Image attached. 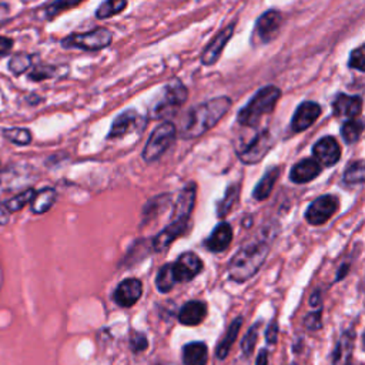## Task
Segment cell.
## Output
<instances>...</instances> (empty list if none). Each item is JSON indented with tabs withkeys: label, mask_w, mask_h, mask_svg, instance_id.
<instances>
[{
	"label": "cell",
	"mask_w": 365,
	"mask_h": 365,
	"mask_svg": "<svg viewBox=\"0 0 365 365\" xmlns=\"http://www.w3.org/2000/svg\"><path fill=\"white\" fill-rule=\"evenodd\" d=\"M231 105L233 102L230 97L220 96L193 107L184 118L180 136L187 140L202 137L204 133L217 126V123H220L222 118L231 109Z\"/></svg>",
	"instance_id": "cell-1"
},
{
	"label": "cell",
	"mask_w": 365,
	"mask_h": 365,
	"mask_svg": "<svg viewBox=\"0 0 365 365\" xmlns=\"http://www.w3.org/2000/svg\"><path fill=\"white\" fill-rule=\"evenodd\" d=\"M270 253V244L265 240L250 242L240 249L229 261V278L234 283L242 284L253 278L265 262Z\"/></svg>",
	"instance_id": "cell-2"
},
{
	"label": "cell",
	"mask_w": 365,
	"mask_h": 365,
	"mask_svg": "<svg viewBox=\"0 0 365 365\" xmlns=\"http://www.w3.org/2000/svg\"><path fill=\"white\" fill-rule=\"evenodd\" d=\"M281 97V90L277 86L269 84L261 87L250 102L242 107L237 114L240 126L247 129H256L264 116H269L274 112Z\"/></svg>",
	"instance_id": "cell-3"
},
{
	"label": "cell",
	"mask_w": 365,
	"mask_h": 365,
	"mask_svg": "<svg viewBox=\"0 0 365 365\" xmlns=\"http://www.w3.org/2000/svg\"><path fill=\"white\" fill-rule=\"evenodd\" d=\"M177 136V129L172 121H163L160 126H157L153 133L150 134L148 143L143 149V159L148 163H153L159 160L173 144Z\"/></svg>",
	"instance_id": "cell-4"
},
{
	"label": "cell",
	"mask_w": 365,
	"mask_h": 365,
	"mask_svg": "<svg viewBox=\"0 0 365 365\" xmlns=\"http://www.w3.org/2000/svg\"><path fill=\"white\" fill-rule=\"evenodd\" d=\"M113 42V33L106 28H97L86 33H73L62 40L64 48H80L86 52H97L109 47Z\"/></svg>",
	"instance_id": "cell-5"
},
{
	"label": "cell",
	"mask_w": 365,
	"mask_h": 365,
	"mask_svg": "<svg viewBox=\"0 0 365 365\" xmlns=\"http://www.w3.org/2000/svg\"><path fill=\"white\" fill-rule=\"evenodd\" d=\"M274 144V136L269 129L256 133L249 143L237 149V156L244 164H256L267 156Z\"/></svg>",
	"instance_id": "cell-6"
},
{
	"label": "cell",
	"mask_w": 365,
	"mask_h": 365,
	"mask_svg": "<svg viewBox=\"0 0 365 365\" xmlns=\"http://www.w3.org/2000/svg\"><path fill=\"white\" fill-rule=\"evenodd\" d=\"M281 26L283 15L276 9L267 10L256 21V26L251 35V43L254 46H264L271 43L278 36Z\"/></svg>",
	"instance_id": "cell-7"
},
{
	"label": "cell",
	"mask_w": 365,
	"mask_h": 365,
	"mask_svg": "<svg viewBox=\"0 0 365 365\" xmlns=\"http://www.w3.org/2000/svg\"><path fill=\"white\" fill-rule=\"evenodd\" d=\"M188 99V90L187 87L179 80L175 79L167 83L163 89V97L160 103L157 105L154 114L156 117H164L170 113L177 112Z\"/></svg>",
	"instance_id": "cell-8"
},
{
	"label": "cell",
	"mask_w": 365,
	"mask_h": 365,
	"mask_svg": "<svg viewBox=\"0 0 365 365\" xmlns=\"http://www.w3.org/2000/svg\"><path fill=\"white\" fill-rule=\"evenodd\" d=\"M339 200L334 194H324L315 199L305 211V220L311 226H323L338 211Z\"/></svg>",
	"instance_id": "cell-9"
},
{
	"label": "cell",
	"mask_w": 365,
	"mask_h": 365,
	"mask_svg": "<svg viewBox=\"0 0 365 365\" xmlns=\"http://www.w3.org/2000/svg\"><path fill=\"white\" fill-rule=\"evenodd\" d=\"M173 267V276L176 283H188L196 278L204 269L203 260L193 251H187L181 254Z\"/></svg>",
	"instance_id": "cell-10"
},
{
	"label": "cell",
	"mask_w": 365,
	"mask_h": 365,
	"mask_svg": "<svg viewBox=\"0 0 365 365\" xmlns=\"http://www.w3.org/2000/svg\"><path fill=\"white\" fill-rule=\"evenodd\" d=\"M312 156L320 166L331 167L341 159V148H339V143L334 137L326 136L314 144Z\"/></svg>",
	"instance_id": "cell-11"
},
{
	"label": "cell",
	"mask_w": 365,
	"mask_h": 365,
	"mask_svg": "<svg viewBox=\"0 0 365 365\" xmlns=\"http://www.w3.org/2000/svg\"><path fill=\"white\" fill-rule=\"evenodd\" d=\"M143 296V284L137 278H126L121 281L113 294L114 303L121 308L133 307Z\"/></svg>",
	"instance_id": "cell-12"
},
{
	"label": "cell",
	"mask_w": 365,
	"mask_h": 365,
	"mask_svg": "<svg viewBox=\"0 0 365 365\" xmlns=\"http://www.w3.org/2000/svg\"><path fill=\"white\" fill-rule=\"evenodd\" d=\"M320 114H321V107L319 103L303 102L297 107L293 118H291V129H293L294 133H303L319 120Z\"/></svg>",
	"instance_id": "cell-13"
},
{
	"label": "cell",
	"mask_w": 365,
	"mask_h": 365,
	"mask_svg": "<svg viewBox=\"0 0 365 365\" xmlns=\"http://www.w3.org/2000/svg\"><path fill=\"white\" fill-rule=\"evenodd\" d=\"M187 218H175L163 231H160L154 238L152 246L156 253H164L170 246L173 244L175 240L179 238L188 227Z\"/></svg>",
	"instance_id": "cell-14"
},
{
	"label": "cell",
	"mask_w": 365,
	"mask_h": 365,
	"mask_svg": "<svg viewBox=\"0 0 365 365\" xmlns=\"http://www.w3.org/2000/svg\"><path fill=\"white\" fill-rule=\"evenodd\" d=\"M234 29H235V23L229 24L227 28H224L220 33H218L206 47V51L202 55V63L204 66H213L214 63L218 62L220 59L222 53L224 52V48L227 46V43L231 40L233 35H234Z\"/></svg>",
	"instance_id": "cell-15"
},
{
	"label": "cell",
	"mask_w": 365,
	"mask_h": 365,
	"mask_svg": "<svg viewBox=\"0 0 365 365\" xmlns=\"http://www.w3.org/2000/svg\"><path fill=\"white\" fill-rule=\"evenodd\" d=\"M140 125V114L134 109L125 110L123 113H120L116 120L113 121V125L110 127V132L107 134L109 140L113 139H121L126 134L137 130Z\"/></svg>",
	"instance_id": "cell-16"
},
{
	"label": "cell",
	"mask_w": 365,
	"mask_h": 365,
	"mask_svg": "<svg viewBox=\"0 0 365 365\" xmlns=\"http://www.w3.org/2000/svg\"><path fill=\"white\" fill-rule=\"evenodd\" d=\"M332 112L337 117H348L354 120L362 112V97L339 93L332 103Z\"/></svg>",
	"instance_id": "cell-17"
},
{
	"label": "cell",
	"mask_w": 365,
	"mask_h": 365,
	"mask_svg": "<svg viewBox=\"0 0 365 365\" xmlns=\"http://www.w3.org/2000/svg\"><path fill=\"white\" fill-rule=\"evenodd\" d=\"M233 229L229 223L222 222L220 224H217L208 238L204 241V246L207 247L208 251L211 253H223L226 251L231 241H233Z\"/></svg>",
	"instance_id": "cell-18"
},
{
	"label": "cell",
	"mask_w": 365,
	"mask_h": 365,
	"mask_svg": "<svg viewBox=\"0 0 365 365\" xmlns=\"http://www.w3.org/2000/svg\"><path fill=\"white\" fill-rule=\"evenodd\" d=\"M323 172V167L314 159H304L291 167L290 180L296 184H307L317 179Z\"/></svg>",
	"instance_id": "cell-19"
},
{
	"label": "cell",
	"mask_w": 365,
	"mask_h": 365,
	"mask_svg": "<svg viewBox=\"0 0 365 365\" xmlns=\"http://www.w3.org/2000/svg\"><path fill=\"white\" fill-rule=\"evenodd\" d=\"M207 315V305L203 301L199 300H193L186 303L180 312H179V321L180 324L186 327H194L199 326L204 321Z\"/></svg>",
	"instance_id": "cell-20"
},
{
	"label": "cell",
	"mask_w": 365,
	"mask_h": 365,
	"mask_svg": "<svg viewBox=\"0 0 365 365\" xmlns=\"http://www.w3.org/2000/svg\"><path fill=\"white\" fill-rule=\"evenodd\" d=\"M196 197H197V184L194 181H190L180 193L173 217L187 218V220H190V215L194 210V204H196Z\"/></svg>",
	"instance_id": "cell-21"
},
{
	"label": "cell",
	"mask_w": 365,
	"mask_h": 365,
	"mask_svg": "<svg viewBox=\"0 0 365 365\" xmlns=\"http://www.w3.org/2000/svg\"><path fill=\"white\" fill-rule=\"evenodd\" d=\"M280 175H281V167H270L269 170H267L265 175L260 179V181L254 187L253 197L257 202H262L265 199H269L276 183L280 179Z\"/></svg>",
	"instance_id": "cell-22"
},
{
	"label": "cell",
	"mask_w": 365,
	"mask_h": 365,
	"mask_svg": "<svg viewBox=\"0 0 365 365\" xmlns=\"http://www.w3.org/2000/svg\"><path fill=\"white\" fill-rule=\"evenodd\" d=\"M354 343H355V331L353 328L347 330L341 338H339V341L332 353V364L338 365V364H347L351 359L353 355V350H354Z\"/></svg>",
	"instance_id": "cell-23"
},
{
	"label": "cell",
	"mask_w": 365,
	"mask_h": 365,
	"mask_svg": "<svg viewBox=\"0 0 365 365\" xmlns=\"http://www.w3.org/2000/svg\"><path fill=\"white\" fill-rule=\"evenodd\" d=\"M242 326V319L237 317L235 320H233V323L229 326L224 337L222 338V341L218 343L217 348H215V357L218 359H226V357L229 355L231 347L234 346V343L237 341V337L240 334V328Z\"/></svg>",
	"instance_id": "cell-24"
},
{
	"label": "cell",
	"mask_w": 365,
	"mask_h": 365,
	"mask_svg": "<svg viewBox=\"0 0 365 365\" xmlns=\"http://www.w3.org/2000/svg\"><path fill=\"white\" fill-rule=\"evenodd\" d=\"M208 351L203 341H193L183 348V362L184 365H207Z\"/></svg>",
	"instance_id": "cell-25"
},
{
	"label": "cell",
	"mask_w": 365,
	"mask_h": 365,
	"mask_svg": "<svg viewBox=\"0 0 365 365\" xmlns=\"http://www.w3.org/2000/svg\"><path fill=\"white\" fill-rule=\"evenodd\" d=\"M57 199V193L55 188L52 187H46L42 188L40 191H37L35 194V197L32 200V211L35 214H44L48 210L53 207V204L56 203Z\"/></svg>",
	"instance_id": "cell-26"
},
{
	"label": "cell",
	"mask_w": 365,
	"mask_h": 365,
	"mask_svg": "<svg viewBox=\"0 0 365 365\" xmlns=\"http://www.w3.org/2000/svg\"><path fill=\"white\" fill-rule=\"evenodd\" d=\"M238 199H240V186L234 183L226 188L224 197L217 203V215L220 218L227 217L235 207Z\"/></svg>",
	"instance_id": "cell-27"
},
{
	"label": "cell",
	"mask_w": 365,
	"mask_h": 365,
	"mask_svg": "<svg viewBox=\"0 0 365 365\" xmlns=\"http://www.w3.org/2000/svg\"><path fill=\"white\" fill-rule=\"evenodd\" d=\"M176 285V280L173 276V267L172 264H164L159 270V274L156 277V287L163 294H167L172 291Z\"/></svg>",
	"instance_id": "cell-28"
},
{
	"label": "cell",
	"mask_w": 365,
	"mask_h": 365,
	"mask_svg": "<svg viewBox=\"0 0 365 365\" xmlns=\"http://www.w3.org/2000/svg\"><path fill=\"white\" fill-rule=\"evenodd\" d=\"M127 8V2L125 0H107V2L102 3L96 10V17L105 20L110 19L118 13L123 12Z\"/></svg>",
	"instance_id": "cell-29"
},
{
	"label": "cell",
	"mask_w": 365,
	"mask_h": 365,
	"mask_svg": "<svg viewBox=\"0 0 365 365\" xmlns=\"http://www.w3.org/2000/svg\"><path fill=\"white\" fill-rule=\"evenodd\" d=\"M364 132V126L361 120H347L341 126V136L347 144H354L359 140Z\"/></svg>",
	"instance_id": "cell-30"
},
{
	"label": "cell",
	"mask_w": 365,
	"mask_h": 365,
	"mask_svg": "<svg viewBox=\"0 0 365 365\" xmlns=\"http://www.w3.org/2000/svg\"><path fill=\"white\" fill-rule=\"evenodd\" d=\"M35 194H36V191L33 188H29L26 191H23L20 194H17V196L12 197L10 200H8L6 204H5V208L8 210V213L20 211V210H23L24 207H26L29 203H32Z\"/></svg>",
	"instance_id": "cell-31"
},
{
	"label": "cell",
	"mask_w": 365,
	"mask_h": 365,
	"mask_svg": "<svg viewBox=\"0 0 365 365\" xmlns=\"http://www.w3.org/2000/svg\"><path fill=\"white\" fill-rule=\"evenodd\" d=\"M364 176H365V168H364V161L357 160L351 163L343 177V181L346 184H362L364 183Z\"/></svg>",
	"instance_id": "cell-32"
},
{
	"label": "cell",
	"mask_w": 365,
	"mask_h": 365,
	"mask_svg": "<svg viewBox=\"0 0 365 365\" xmlns=\"http://www.w3.org/2000/svg\"><path fill=\"white\" fill-rule=\"evenodd\" d=\"M32 56L26 55V53H19L15 55L10 60H9V70L13 73L15 76H20L23 75L24 71H28L32 66Z\"/></svg>",
	"instance_id": "cell-33"
},
{
	"label": "cell",
	"mask_w": 365,
	"mask_h": 365,
	"mask_svg": "<svg viewBox=\"0 0 365 365\" xmlns=\"http://www.w3.org/2000/svg\"><path fill=\"white\" fill-rule=\"evenodd\" d=\"M258 330H260V323H256L249 331L247 334L242 337L241 339V351L244 354V357H250L257 346L258 341Z\"/></svg>",
	"instance_id": "cell-34"
},
{
	"label": "cell",
	"mask_w": 365,
	"mask_h": 365,
	"mask_svg": "<svg viewBox=\"0 0 365 365\" xmlns=\"http://www.w3.org/2000/svg\"><path fill=\"white\" fill-rule=\"evenodd\" d=\"M3 136L9 141L17 145H28L32 143V133L28 129H20V127L6 129L3 130Z\"/></svg>",
	"instance_id": "cell-35"
},
{
	"label": "cell",
	"mask_w": 365,
	"mask_h": 365,
	"mask_svg": "<svg viewBox=\"0 0 365 365\" xmlns=\"http://www.w3.org/2000/svg\"><path fill=\"white\" fill-rule=\"evenodd\" d=\"M57 75V67L55 66H37L29 73V80L43 82L46 79H52Z\"/></svg>",
	"instance_id": "cell-36"
},
{
	"label": "cell",
	"mask_w": 365,
	"mask_h": 365,
	"mask_svg": "<svg viewBox=\"0 0 365 365\" xmlns=\"http://www.w3.org/2000/svg\"><path fill=\"white\" fill-rule=\"evenodd\" d=\"M364 44L357 47L355 51H353L350 53V59H348V67L350 69H355L358 71H364L365 70V55H364Z\"/></svg>",
	"instance_id": "cell-37"
},
{
	"label": "cell",
	"mask_w": 365,
	"mask_h": 365,
	"mask_svg": "<svg viewBox=\"0 0 365 365\" xmlns=\"http://www.w3.org/2000/svg\"><path fill=\"white\" fill-rule=\"evenodd\" d=\"M130 347L133 353H143L149 348V339L145 334L134 331L130 337Z\"/></svg>",
	"instance_id": "cell-38"
},
{
	"label": "cell",
	"mask_w": 365,
	"mask_h": 365,
	"mask_svg": "<svg viewBox=\"0 0 365 365\" xmlns=\"http://www.w3.org/2000/svg\"><path fill=\"white\" fill-rule=\"evenodd\" d=\"M321 317H323V310L319 308L317 311L314 312H310L307 317L304 319V326L307 330L310 331H317L323 327V321H321Z\"/></svg>",
	"instance_id": "cell-39"
},
{
	"label": "cell",
	"mask_w": 365,
	"mask_h": 365,
	"mask_svg": "<svg viewBox=\"0 0 365 365\" xmlns=\"http://www.w3.org/2000/svg\"><path fill=\"white\" fill-rule=\"evenodd\" d=\"M79 6V2L75 3H70V2H55L51 6L46 9V17L47 19H53L57 15H60L62 12H64L66 9H71V8H76Z\"/></svg>",
	"instance_id": "cell-40"
},
{
	"label": "cell",
	"mask_w": 365,
	"mask_h": 365,
	"mask_svg": "<svg viewBox=\"0 0 365 365\" xmlns=\"http://www.w3.org/2000/svg\"><path fill=\"white\" fill-rule=\"evenodd\" d=\"M277 339H278V323L276 320H273L270 323V326L267 327V330H265V341H267V344L276 346Z\"/></svg>",
	"instance_id": "cell-41"
},
{
	"label": "cell",
	"mask_w": 365,
	"mask_h": 365,
	"mask_svg": "<svg viewBox=\"0 0 365 365\" xmlns=\"http://www.w3.org/2000/svg\"><path fill=\"white\" fill-rule=\"evenodd\" d=\"M13 47V40L5 36H0V56H6Z\"/></svg>",
	"instance_id": "cell-42"
},
{
	"label": "cell",
	"mask_w": 365,
	"mask_h": 365,
	"mask_svg": "<svg viewBox=\"0 0 365 365\" xmlns=\"http://www.w3.org/2000/svg\"><path fill=\"white\" fill-rule=\"evenodd\" d=\"M310 305L311 307H317V308H321V293H320V290H315L311 299H310Z\"/></svg>",
	"instance_id": "cell-43"
},
{
	"label": "cell",
	"mask_w": 365,
	"mask_h": 365,
	"mask_svg": "<svg viewBox=\"0 0 365 365\" xmlns=\"http://www.w3.org/2000/svg\"><path fill=\"white\" fill-rule=\"evenodd\" d=\"M256 365H269V350H261L258 357H257V361H256Z\"/></svg>",
	"instance_id": "cell-44"
},
{
	"label": "cell",
	"mask_w": 365,
	"mask_h": 365,
	"mask_svg": "<svg viewBox=\"0 0 365 365\" xmlns=\"http://www.w3.org/2000/svg\"><path fill=\"white\" fill-rule=\"evenodd\" d=\"M348 270H350V265H348V264H344V265L339 267V270H338V273H337V278H335V281H341V280L347 276Z\"/></svg>",
	"instance_id": "cell-45"
},
{
	"label": "cell",
	"mask_w": 365,
	"mask_h": 365,
	"mask_svg": "<svg viewBox=\"0 0 365 365\" xmlns=\"http://www.w3.org/2000/svg\"><path fill=\"white\" fill-rule=\"evenodd\" d=\"M9 223V214L5 206H0V226H5Z\"/></svg>",
	"instance_id": "cell-46"
},
{
	"label": "cell",
	"mask_w": 365,
	"mask_h": 365,
	"mask_svg": "<svg viewBox=\"0 0 365 365\" xmlns=\"http://www.w3.org/2000/svg\"><path fill=\"white\" fill-rule=\"evenodd\" d=\"M9 16V6L6 3H0V23L5 21Z\"/></svg>",
	"instance_id": "cell-47"
},
{
	"label": "cell",
	"mask_w": 365,
	"mask_h": 365,
	"mask_svg": "<svg viewBox=\"0 0 365 365\" xmlns=\"http://www.w3.org/2000/svg\"><path fill=\"white\" fill-rule=\"evenodd\" d=\"M344 365H355V364H353V362L350 361V362H347V364H344Z\"/></svg>",
	"instance_id": "cell-48"
},
{
	"label": "cell",
	"mask_w": 365,
	"mask_h": 365,
	"mask_svg": "<svg viewBox=\"0 0 365 365\" xmlns=\"http://www.w3.org/2000/svg\"><path fill=\"white\" fill-rule=\"evenodd\" d=\"M288 365H299L297 362H291V364H288Z\"/></svg>",
	"instance_id": "cell-49"
}]
</instances>
